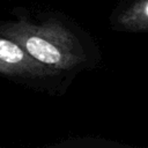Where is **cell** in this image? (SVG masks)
<instances>
[{
	"label": "cell",
	"instance_id": "cell-1",
	"mask_svg": "<svg viewBox=\"0 0 148 148\" xmlns=\"http://www.w3.org/2000/svg\"><path fill=\"white\" fill-rule=\"evenodd\" d=\"M24 50L37 61L50 66H64L68 61L60 44L42 34H27L22 39Z\"/></svg>",
	"mask_w": 148,
	"mask_h": 148
},
{
	"label": "cell",
	"instance_id": "cell-2",
	"mask_svg": "<svg viewBox=\"0 0 148 148\" xmlns=\"http://www.w3.org/2000/svg\"><path fill=\"white\" fill-rule=\"evenodd\" d=\"M120 29L128 31H148V0H135L117 17Z\"/></svg>",
	"mask_w": 148,
	"mask_h": 148
},
{
	"label": "cell",
	"instance_id": "cell-3",
	"mask_svg": "<svg viewBox=\"0 0 148 148\" xmlns=\"http://www.w3.org/2000/svg\"><path fill=\"white\" fill-rule=\"evenodd\" d=\"M27 61V56L24 50L10 39L0 37V64L6 66H15Z\"/></svg>",
	"mask_w": 148,
	"mask_h": 148
}]
</instances>
